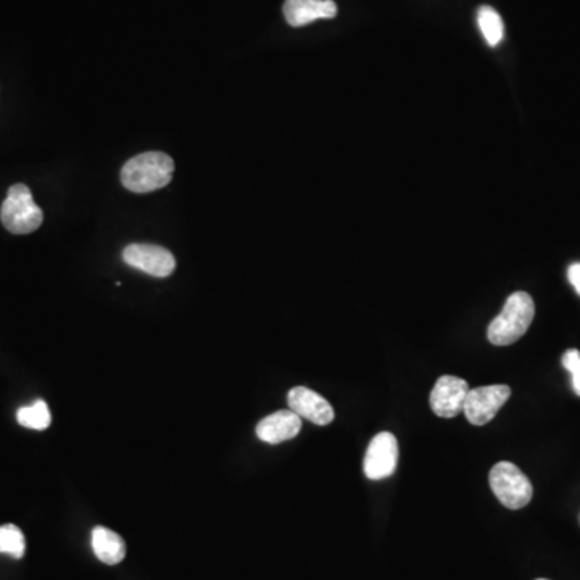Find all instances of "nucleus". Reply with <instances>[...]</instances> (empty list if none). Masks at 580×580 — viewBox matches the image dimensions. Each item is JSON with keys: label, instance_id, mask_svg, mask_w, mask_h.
Returning a JSON list of instances; mask_svg holds the SVG:
<instances>
[{"label": "nucleus", "instance_id": "obj_1", "mask_svg": "<svg viewBox=\"0 0 580 580\" xmlns=\"http://www.w3.org/2000/svg\"><path fill=\"white\" fill-rule=\"evenodd\" d=\"M174 162L163 152H145L131 158L121 170V183L134 194H149L171 183Z\"/></svg>", "mask_w": 580, "mask_h": 580}, {"label": "nucleus", "instance_id": "obj_2", "mask_svg": "<svg viewBox=\"0 0 580 580\" xmlns=\"http://www.w3.org/2000/svg\"><path fill=\"white\" fill-rule=\"evenodd\" d=\"M535 316V303L526 292H514L506 300L502 313L493 319L487 329V339L497 347L518 342L529 328Z\"/></svg>", "mask_w": 580, "mask_h": 580}, {"label": "nucleus", "instance_id": "obj_3", "mask_svg": "<svg viewBox=\"0 0 580 580\" xmlns=\"http://www.w3.org/2000/svg\"><path fill=\"white\" fill-rule=\"evenodd\" d=\"M0 220L7 231L21 236L39 229L44 220V213L34 202L29 187L25 184H15L10 187L7 199L2 203Z\"/></svg>", "mask_w": 580, "mask_h": 580}, {"label": "nucleus", "instance_id": "obj_4", "mask_svg": "<svg viewBox=\"0 0 580 580\" xmlns=\"http://www.w3.org/2000/svg\"><path fill=\"white\" fill-rule=\"evenodd\" d=\"M489 484L498 502L508 510H521L534 495L529 477L510 461H500L490 469Z\"/></svg>", "mask_w": 580, "mask_h": 580}, {"label": "nucleus", "instance_id": "obj_5", "mask_svg": "<svg viewBox=\"0 0 580 580\" xmlns=\"http://www.w3.org/2000/svg\"><path fill=\"white\" fill-rule=\"evenodd\" d=\"M510 397L511 389L505 384L469 389L463 405L464 416L473 426H485L497 416Z\"/></svg>", "mask_w": 580, "mask_h": 580}, {"label": "nucleus", "instance_id": "obj_6", "mask_svg": "<svg viewBox=\"0 0 580 580\" xmlns=\"http://www.w3.org/2000/svg\"><path fill=\"white\" fill-rule=\"evenodd\" d=\"M398 444L394 434L381 432L374 435L366 450L363 471L371 481H381L392 476L397 469Z\"/></svg>", "mask_w": 580, "mask_h": 580}, {"label": "nucleus", "instance_id": "obj_7", "mask_svg": "<svg viewBox=\"0 0 580 580\" xmlns=\"http://www.w3.org/2000/svg\"><path fill=\"white\" fill-rule=\"evenodd\" d=\"M123 260L142 273L154 278H168L176 268V260L170 250L152 244H131L123 252Z\"/></svg>", "mask_w": 580, "mask_h": 580}, {"label": "nucleus", "instance_id": "obj_8", "mask_svg": "<svg viewBox=\"0 0 580 580\" xmlns=\"http://www.w3.org/2000/svg\"><path fill=\"white\" fill-rule=\"evenodd\" d=\"M468 382L456 376H442L435 382L431 392L432 411L439 418H455L463 413L464 400L468 395Z\"/></svg>", "mask_w": 580, "mask_h": 580}, {"label": "nucleus", "instance_id": "obj_9", "mask_svg": "<svg viewBox=\"0 0 580 580\" xmlns=\"http://www.w3.org/2000/svg\"><path fill=\"white\" fill-rule=\"evenodd\" d=\"M287 403L290 410L297 413L300 418L308 419L316 426H328L336 416L331 403L308 387L299 386L290 390L287 394Z\"/></svg>", "mask_w": 580, "mask_h": 580}, {"label": "nucleus", "instance_id": "obj_10", "mask_svg": "<svg viewBox=\"0 0 580 580\" xmlns=\"http://www.w3.org/2000/svg\"><path fill=\"white\" fill-rule=\"evenodd\" d=\"M302 429V418L292 410L276 411L257 424L258 439L276 445L294 439Z\"/></svg>", "mask_w": 580, "mask_h": 580}, {"label": "nucleus", "instance_id": "obj_11", "mask_svg": "<svg viewBox=\"0 0 580 580\" xmlns=\"http://www.w3.org/2000/svg\"><path fill=\"white\" fill-rule=\"evenodd\" d=\"M284 17L294 28L307 26L316 20H331L337 17L334 0H286Z\"/></svg>", "mask_w": 580, "mask_h": 580}, {"label": "nucleus", "instance_id": "obj_12", "mask_svg": "<svg viewBox=\"0 0 580 580\" xmlns=\"http://www.w3.org/2000/svg\"><path fill=\"white\" fill-rule=\"evenodd\" d=\"M92 550L97 560L108 566H115L125 560L126 543L116 532L99 526L92 531Z\"/></svg>", "mask_w": 580, "mask_h": 580}, {"label": "nucleus", "instance_id": "obj_13", "mask_svg": "<svg viewBox=\"0 0 580 580\" xmlns=\"http://www.w3.org/2000/svg\"><path fill=\"white\" fill-rule=\"evenodd\" d=\"M477 25L481 29L485 42L490 47H497L503 41L505 25H503L502 17H500V13L497 10L487 7V5L481 7L479 12H477Z\"/></svg>", "mask_w": 580, "mask_h": 580}, {"label": "nucleus", "instance_id": "obj_14", "mask_svg": "<svg viewBox=\"0 0 580 580\" xmlns=\"http://www.w3.org/2000/svg\"><path fill=\"white\" fill-rule=\"evenodd\" d=\"M18 423L34 431H44L52 423L49 406L44 400H38L33 405L23 406L17 413Z\"/></svg>", "mask_w": 580, "mask_h": 580}, {"label": "nucleus", "instance_id": "obj_15", "mask_svg": "<svg viewBox=\"0 0 580 580\" xmlns=\"http://www.w3.org/2000/svg\"><path fill=\"white\" fill-rule=\"evenodd\" d=\"M26 540L25 535L15 524H5L0 526V553L10 555L15 560H20L25 556Z\"/></svg>", "mask_w": 580, "mask_h": 580}, {"label": "nucleus", "instance_id": "obj_16", "mask_svg": "<svg viewBox=\"0 0 580 580\" xmlns=\"http://www.w3.org/2000/svg\"><path fill=\"white\" fill-rule=\"evenodd\" d=\"M563 366L572 374V389L580 397V352L571 348L563 355Z\"/></svg>", "mask_w": 580, "mask_h": 580}, {"label": "nucleus", "instance_id": "obj_17", "mask_svg": "<svg viewBox=\"0 0 580 580\" xmlns=\"http://www.w3.org/2000/svg\"><path fill=\"white\" fill-rule=\"evenodd\" d=\"M568 278L572 287H574L577 294L580 295V263H572V265L569 266Z\"/></svg>", "mask_w": 580, "mask_h": 580}, {"label": "nucleus", "instance_id": "obj_18", "mask_svg": "<svg viewBox=\"0 0 580 580\" xmlns=\"http://www.w3.org/2000/svg\"><path fill=\"white\" fill-rule=\"evenodd\" d=\"M537 580H547V579H537Z\"/></svg>", "mask_w": 580, "mask_h": 580}]
</instances>
